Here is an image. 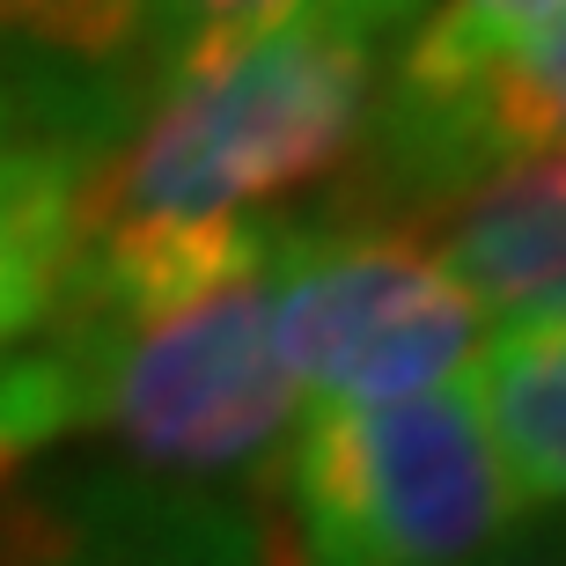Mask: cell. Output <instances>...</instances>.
Returning <instances> with one entry per match:
<instances>
[{"label":"cell","mask_w":566,"mask_h":566,"mask_svg":"<svg viewBox=\"0 0 566 566\" xmlns=\"http://www.w3.org/2000/svg\"><path fill=\"white\" fill-rule=\"evenodd\" d=\"M382 52L302 8L221 66L163 88L88 163L82 229H243L332 185L360 155Z\"/></svg>","instance_id":"cell-1"},{"label":"cell","mask_w":566,"mask_h":566,"mask_svg":"<svg viewBox=\"0 0 566 566\" xmlns=\"http://www.w3.org/2000/svg\"><path fill=\"white\" fill-rule=\"evenodd\" d=\"M273 265L133 316L52 310L30 360L60 441H104L118 471L169 485H265L302 427L294 382L273 354Z\"/></svg>","instance_id":"cell-2"},{"label":"cell","mask_w":566,"mask_h":566,"mask_svg":"<svg viewBox=\"0 0 566 566\" xmlns=\"http://www.w3.org/2000/svg\"><path fill=\"white\" fill-rule=\"evenodd\" d=\"M273 354L302 412H368L457 390L485 354L471 294L420 229L338 213H280L273 243Z\"/></svg>","instance_id":"cell-3"},{"label":"cell","mask_w":566,"mask_h":566,"mask_svg":"<svg viewBox=\"0 0 566 566\" xmlns=\"http://www.w3.org/2000/svg\"><path fill=\"white\" fill-rule=\"evenodd\" d=\"M294 566H471L523 523L471 390L302 412L280 463Z\"/></svg>","instance_id":"cell-4"},{"label":"cell","mask_w":566,"mask_h":566,"mask_svg":"<svg viewBox=\"0 0 566 566\" xmlns=\"http://www.w3.org/2000/svg\"><path fill=\"white\" fill-rule=\"evenodd\" d=\"M530 163H566V8L449 82H376L346 191L324 207L420 229L457 191Z\"/></svg>","instance_id":"cell-5"},{"label":"cell","mask_w":566,"mask_h":566,"mask_svg":"<svg viewBox=\"0 0 566 566\" xmlns=\"http://www.w3.org/2000/svg\"><path fill=\"white\" fill-rule=\"evenodd\" d=\"M0 566H294L251 501L140 479L118 463H44L0 485Z\"/></svg>","instance_id":"cell-6"},{"label":"cell","mask_w":566,"mask_h":566,"mask_svg":"<svg viewBox=\"0 0 566 566\" xmlns=\"http://www.w3.org/2000/svg\"><path fill=\"white\" fill-rule=\"evenodd\" d=\"M147 0H0V82L38 140L104 155L140 118Z\"/></svg>","instance_id":"cell-7"},{"label":"cell","mask_w":566,"mask_h":566,"mask_svg":"<svg viewBox=\"0 0 566 566\" xmlns=\"http://www.w3.org/2000/svg\"><path fill=\"white\" fill-rule=\"evenodd\" d=\"M420 235L471 294L485 338L566 332V163L501 169L434 207Z\"/></svg>","instance_id":"cell-8"},{"label":"cell","mask_w":566,"mask_h":566,"mask_svg":"<svg viewBox=\"0 0 566 566\" xmlns=\"http://www.w3.org/2000/svg\"><path fill=\"white\" fill-rule=\"evenodd\" d=\"M96 147L8 140L0 147V354L52 324L82 235V185Z\"/></svg>","instance_id":"cell-9"},{"label":"cell","mask_w":566,"mask_h":566,"mask_svg":"<svg viewBox=\"0 0 566 566\" xmlns=\"http://www.w3.org/2000/svg\"><path fill=\"white\" fill-rule=\"evenodd\" d=\"M463 390L515 507L566 515V332H493Z\"/></svg>","instance_id":"cell-10"},{"label":"cell","mask_w":566,"mask_h":566,"mask_svg":"<svg viewBox=\"0 0 566 566\" xmlns=\"http://www.w3.org/2000/svg\"><path fill=\"white\" fill-rule=\"evenodd\" d=\"M310 0H147L140 22V66H133V88H140V111L163 96V88L191 82L221 66L229 52H243L251 38L280 30L287 15H302Z\"/></svg>","instance_id":"cell-11"},{"label":"cell","mask_w":566,"mask_h":566,"mask_svg":"<svg viewBox=\"0 0 566 566\" xmlns=\"http://www.w3.org/2000/svg\"><path fill=\"white\" fill-rule=\"evenodd\" d=\"M559 8L566 0H434L427 22L405 38L398 60H390V82H449V74L479 66L485 52H501L507 38L537 30Z\"/></svg>","instance_id":"cell-12"},{"label":"cell","mask_w":566,"mask_h":566,"mask_svg":"<svg viewBox=\"0 0 566 566\" xmlns=\"http://www.w3.org/2000/svg\"><path fill=\"white\" fill-rule=\"evenodd\" d=\"M52 449V420H44V382H38V360L30 346L0 354V479L22 471L30 457Z\"/></svg>","instance_id":"cell-13"},{"label":"cell","mask_w":566,"mask_h":566,"mask_svg":"<svg viewBox=\"0 0 566 566\" xmlns=\"http://www.w3.org/2000/svg\"><path fill=\"white\" fill-rule=\"evenodd\" d=\"M316 8L338 15L360 44H376V52H382L390 38H412V30H420L434 0H316Z\"/></svg>","instance_id":"cell-14"},{"label":"cell","mask_w":566,"mask_h":566,"mask_svg":"<svg viewBox=\"0 0 566 566\" xmlns=\"http://www.w3.org/2000/svg\"><path fill=\"white\" fill-rule=\"evenodd\" d=\"M471 566H566V515H537V523H515L501 545Z\"/></svg>","instance_id":"cell-15"},{"label":"cell","mask_w":566,"mask_h":566,"mask_svg":"<svg viewBox=\"0 0 566 566\" xmlns=\"http://www.w3.org/2000/svg\"><path fill=\"white\" fill-rule=\"evenodd\" d=\"M8 140H38V133L22 126V111H15V96H8V82H0V147Z\"/></svg>","instance_id":"cell-16"}]
</instances>
